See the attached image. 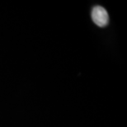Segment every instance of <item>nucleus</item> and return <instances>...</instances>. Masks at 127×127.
<instances>
[{
  "mask_svg": "<svg viewBox=\"0 0 127 127\" xmlns=\"http://www.w3.org/2000/svg\"><path fill=\"white\" fill-rule=\"evenodd\" d=\"M92 18L96 25L98 27H105L109 22V16L105 8L100 6L93 7L92 12Z\"/></svg>",
  "mask_w": 127,
  "mask_h": 127,
  "instance_id": "f257e3e1",
  "label": "nucleus"
}]
</instances>
